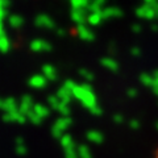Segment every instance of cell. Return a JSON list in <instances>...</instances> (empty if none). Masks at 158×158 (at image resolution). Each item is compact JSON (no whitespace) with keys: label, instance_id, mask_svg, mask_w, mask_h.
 I'll return each instance as SVG.
<instances>
[{"label":"cell","instance_id":"obj_1","mask_svg":"<svg viewBox=\"0 0 158 158\" xmlns=\"http://www.w3.org/2000/svg\"><path fill=\"white\" fill-rule=\"evenodd\" d=\"M153 158H158V146H157V149L154 152V156H153Z\"/></svg>","mask_w":158,"mask_h":158}]
</instances>
